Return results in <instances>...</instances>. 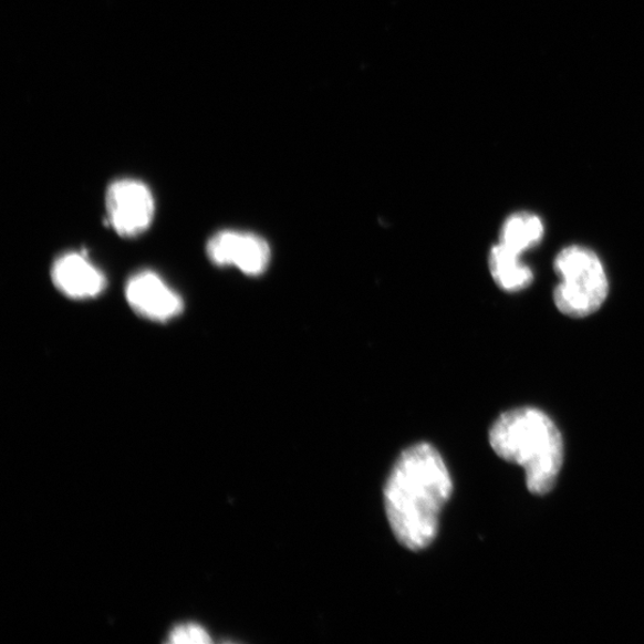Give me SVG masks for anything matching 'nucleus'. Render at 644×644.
I'll return each instance as SVG.
<instances>
[{"instance_id": "nucleus-1", "label": "nucleus", "mask_w": 644, "mask_h": 644, "mask_svg": "<svg viewBox=\"0 0 644 644\" xmlns=\"http://www.w3.org/2000/svg\"><path fill=\"white\" fill-rule=\"evenodd\" d=\"M453 490L449 469L432 444L407 448L397 458L383 490L387 519L398 543L413 551L432 544Z\"/></svg>"}, {"instance_id": "nucleus-2", "label": "nucleus", "mask_w": 644, "mask_h": 644, "mask_svg": "<svg viewBox=\"0 0 644 644\" xmlns=\"http://www.w3.org/2000/svg\"><path fill=\"white\" fill-rule=\"evenodd\" d=\"M489 443L505 461L526 470L532 495L544 496L553 489L563 464V440L544 412L521 407L502 413L490 427Z\"/></svg>"}, {"instance_id": "nucleus-3", "label": "nucleus", "mask_w": 644, "mask_h": 644, "mask_svg": "<svg viewBox=\"0 0 644 644\" xmlns=\"http://www.w3.org/2000/svg\"><path fill=\"white\" fill-rule=\"evenodd\" d=\"M554 269L560 278L554 301L562 314L586 318L601 309L607 299L609 280L600 257L574 245L557 256Z\"/></svg>"}, {"instance_id": "nucleus-4", "label": "nucleus", "mask_w": 644, "mask_h": 644, "mask_svg": "<svg viewBox=\"0 0 644 644\" xmlns=\"http://www.w3.org/2000/svg\"><path fill=\"white\" fill-rule=\"evenodd\" d=\"M107 220L121 238L134 239L148 231L156 214V201L142 180H114L106 190Z\"/></svg>"}, {"instance_id": "nucleus-5", "label": "nucleus", "mask_w": 644, "mask_h": 644, "mask_svg": "<svg viewBox=\"0 0 644 644\" xmlns=\"http://www.w3.org/2000/svg\"><path fill=\"white\" fill-rule=\"evenodd\" d=\"M207 256L218 268H237L250 278L263 274L270 264L269 242L255 233L224 229L207 242Z\"/></svg>"}, {"instance_id": "nucleus-6", "label": "nucleus", "mask_w": 644, "mask_h": 644, "mask_svg": "<svg viewBox=\"0 0 644 644\" xmlns=\"http://www.w3.org/2000/svg\"><path fill=\"white\" fill-rule=\"evenodd\" d=\"M125 294L131 309L137 315L159 324H165L184 312L183 298L152 270L134 273L126 283Z\"/></svg>"}, {"instance_id": "nucleus-7", "label": "nucleus", "mask_w": 644, "mask_h": 644, "mask_svg": "<svg viewBox=\"0 0 644 644\" xmlns=\"http://www.w3.org/2000/svg\"><path fill=\"white\" fill-rule=\"evenodd\" d=\"M51 278L61 294L75 301L96 299L107 285L106 276L90 262L86 251L59 256L52 266Z\"/></svg>"}, {"instance_id": "nucleus-8", "label": "nucleus", "mask_w": 644, "mask_h": 644, "mask_svg": "<svg viewBox=\"0 0 644 644\" xmlns=\"http://www.w3.org/2000/svg\"><path fill=\"white\" fill-rule=\"evenodd\" d=\"M521 257L523 256L506 249L499 242L490 250L489 271L496 284L503 291L516 293V291L527 289L533 282V272Z\"/></svg>"}, {"instance_id": "nucleus-9", "label": "nucleus", "mask_w": 644, "mask_h": 644, "mask_svg": "<svg viewBox=\"0 0 644 644\" xmlns=\"http://www.w3.org/2000/svg\"><path fill=\"white\" fill-rule=\"evenodd\" d=\"M544 236V225L540 217L528 211L510 215L503 222L499 243L515 253L523 256L539 245Z\"/></svg>"}, {"instance_id": "nucleus-10", "label": "nucleus", "mask_w": 644, "mask_h": 644, "mask_svg": "<svg viewBox=\"0 0 644 644\" xmlns=\"http://www.w3.org/2000/svg\"><path fill=\"white\" fill-rule=\"evenodd\" d=\"M174 643H208L210 637L202 626L196 624L179 625L174 629L172 636Z\"/></svg>"}]
</instances>
